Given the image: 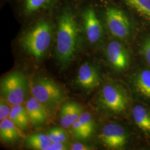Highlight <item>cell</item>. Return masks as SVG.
Here are the masks:
<instances>
[{"instance_id":"ba28073f","label":"cell","mask_w":150,"mask_h":150,"mask_svg":"<svg viewBox=\"0 0 150 150\" xmlns=\"http://www.w3.org/2000/svg\"><path fill=\"white\" fill-rule=\"evenodd\" d=\"M100 101L103 106L116 113L121 112L128 106L129 99L126 92L120 87L107 84L103 87Z\"/></svg>"},{"instance_id":"4fadbf2b","label":"cell","mask_w":150,"mask_h":150,"mask_svg":"<svg viewBox=\"0 0 150 150\" xmlns=\"http://www.w3.org/2000/svg\"><path fill=\"white\" fill-rule=\"evenodd\" d=\"M82 108L76 102L64 103L60 110V123L63 127L68 129L80 117L82 113Z\"/></svg>"},{"instance_id":"277c9868","label":"cell","mask_w":150,"mask_h":150,"mask_svg":"<svg viewBox=\"0 0 150 150\" xmlns=\"http://www.w3.org/2000/svg\"><path fill=\"white\" fill-rule=\"evenodd\" d=\"M98 6L104 26L113 37L120 41L129 39L132 31V25L127 12L112 4H107L102 8Z\"/></svg>"},{"instance_id":"3957f363","label":"cell","mask_w":150,"mask_h":150,"mask_svg":"<svg viewBox=\"0 0 150 150\" xmlns=\"http://www.w3.org/2000/svg\"><path fill=\"white\" fill-rule=\"evenodd\" d=\"M79 10L82 38L92 46L101 43L104 38V25L95 0H79Z\"/></svg>"},{"instance_id":"4316f807","label":"cell","mask_w":150,"mask_h":150,"mask_svg":"<svg viewBox=\"0 0 150 150\" xmlns=\"http://www.w3.org/2000/svg\"><path fill=\"white\" fill-rule=\"evenodd\" d=\"M4 1H5V2H8V3L10 4V3L11 2V1L12 0H4Z\"/></svg>"},{"instance_id":"484cf974","label":"cell","mask_w":150,"mask_h":150,"mask_svg":"<svg viewBox=\"0 0 150 150\" xmlns=\"http://www.w3.org/2000/svg\"><path fill=\"white\" fill-rule=\"evenodd\" d=\"M71 149L72 150H91V147L81 143H76L72 145Z\"/></svg>"},{"instance_id":"cb8c5ba5","label":"cell","mask_w":150,"mask_h":150,"mask_svg":"<svg viewBox=\"0 0 150 150\" xmlns=\"http://www.w3.org/2000/svg\"><path fill=\"white\" fill-rule=\"evenodd\" d=\"M141 52L145 60L150 66V36L146 38L142 44Z\"/></svg>"},{"instance_id":"7c38bea8","label":"cell","mask_w":150,"mask_h":150,"mask_svg":"<svg viewBox=\"0 0 150 150\" xmlns=\"http://www.w3.org/2000/svg\"><path fill=\"white\" fill-rule=\"evenodd\" d=\"M47 108L34 97H30L27 100L26 108L33 126H40L48 121L50 113Z\"/></svg>"},{"instance_id":"7a4b0ae2","label":"cell","mask_w":150,"mask_h":150,"mask_svg":"<svg viewBox=\"0 0 150 150\" xmlns=\"http://www.w3.org/2000/svg\"><path fill=\"white\" fill-rule=\"evenodd\" d=\"M24 23L25 27L17 40L18 47L22 52L33 59H43L54 44L52 13L38 16Z\"/></svg>"},{"instance_id":"ac0fdd59","label":"cell","mask_w":150,"mask_h":150,"mask_svg":"<svg viewBox=\"0 0 150 150\" xmlns=\"http://www.w3.org/2000/svg\"><path fill=\"white\" fill-rule=\"evenodd\" d=\"M134 83L140 93L150 98V70H144L139 72L135 78Z\"/></svg>"},{"instance_id":"5b68a950","label":"cell","mask_w":150,"mask_h":150,"mask_svg":"<svg viewBox=\"0 0 150 150\" xmlns=\"http://www.w3.org/2000/svg\"><path fill=\"white\" fill-rule=\"evenodd\" d=\"M60 0H12L10 3L16 18L25 22L38 16L52 13Z\"/></svg>"},{"instance_id":"ffe728a7","label":"cell","mask_w":150,"mask_h":150,"mask_svg":"<svg viewBox=\"0 0 150 150\" xmlns=\"http://www.w3.org/2000/svg\"><path fill=\"white\" fill-rule=\"evenodd\" d=\"M71 131L73 136L79 139H87L92 134L83 127L79 120H77L71 126Z\"/></svg>"},{"instance_id":"30bf717a","label":"cell","mask_w":150,"mask_h":150,"mask_svg":"<svg viewBox=\"0 0 150 150\" xmlns=\"http://www.w3.org/2000/svg\"><path fill=\"white\" fill-rule=\"evenodd\" d=\"M105 53L109 62L115 69L122 71L128 68L129 64V51L120 40H112L108 42Z\"/></svg>"},{"instance_id":"6da1fadb","label":"cell","mask_w":150,"mask_h":150,"mask_svg":"<svg viewBox=\"0 0 150 150\" xmlns=\"http://www.w3.org/2000/svg\"><path fill=\"white\" fill-rule=\"evenodd\" d=\"M79 0H60L52 12L54 48L61 62L68 64L83 39L79 10Z\"/></svg>"},{"instance_id":"d4e9b609","label":"cell","mask_w":150,"mask_h":150,"mask_svg":"<svg viewBox=\"0 0 150 150\" xmlns=\"http://www.w3.org/2000/svg\"><path fill=\"white\" fill-rule=\"evenodd\" d=\"M67 147L64 143H52L48 147V150H67Z\"/></svg>"},{"instance_id":"8992f818","label":"cell","mask_w":150,"mask_h":150,"mask_svg":"<svg viewBox=\"0 0 150 150\" xmlns=\"http://www.w3.org/2000/svg\"><path fill=\"white\" fill-rule=\"evenodd\" d=\"M27 90L26 77L19 72H13L6 75L1 82V95L12 106L23 103Z\"/></svg>"},{"instance_id":"44dd1931","label":"cell","mask_w":150,"mask_h":150,"mask_svg":"<svg viewBox=\"0 0 150 150\" xmlns=\"http://www.w3.org/2000/svg\"><path fill=\"white\" fill-rule=\"evenodd\" d=\"M52 143H64L67 140V135L64 129L58 127L50 129L47 133Z\"/></svg>"},{"instance_id":"d6986e66","label":"cell","mask_w":150,"mask_h":150,"mask_svg":"<svg viewBox=\"0 0 150 150\" xmlns=\"http://www.w3.org/2000/svg\"><path fill=\"white\" fill-rule=\"evenodd\" d=\"M123 2L150 19V0H122Z\"/></svg>"},{"instance_id":"9a60e30c","label":"cell","mask_w":150,"mask_h":150,"mask_svg":"<svg viewBox=\"0 0 150 150\" xmlns=\"http://www.w3.org/2000/svg\"><path fill=\"white\" fill-rule=\"evenodd\" d=\"M9 118L17 127L21 129H26L30 121L26 107L22 105L12 106Z\"/></svg>"},{"instance_id":"7402d4cb","label":"cell","mask_w":150,"mask_h":150,"mask_svg":"<svg viewBox=\"0 0 150 150\" xmlns=\"http://www.w3.org/2000/svg\"><path fill=\"white\" fill-rule=\"evenodd\" d=\"M78 120L85 129L92 134L95 127V122L93 117L90 113L88 112L82 113Z\"/></svg>"},{"instance_id":"9c48e42d","label":"cell","mask_w":150,"mask_h":150,"mask_svg":"<svg viewBox=\"0 0 150 150\" xmlns=\"http://www.w3.org/2000/svg\"><path fill=\"white\" fill-rule=\"evenodd\" d=\"M103 144L109 149H122L127 141V135L121 125L109 123L105 125L100 134Z\"/></svg>"},{"instance_id":"8fae6325","label":"cell","mask_w":150,"mask_h":150,"mask_svg":"<svg viewBox=\"0 0 150 150\" xmlns=\"http://www.w3.org/2000/svg\"><path fill=\"white\" fill-rule=\"evenodd\" d=\"M76 82L79 86L86 90H92L100 84V77L92 65L86 63L81 66Z\"/></svg>"},{"instance_id":"2e32d148","label":"cell","mask_w":150,"mask_h":150,"mask_svg":"<svg viewBox=\"0 0 150 150\" xmlns=\"http://www.w3.org/2000/svg\"><path fill=\"white\" fill-rule=\"evenodd\" d=\"M133 117L139 129L145 132H150V113L145 107L135 106L133 109Z\"/></svg>"},{"instance_id":"603a6c76","label":"cell","mask_w":150,"mask_h":150,"mask_svg":"<svg viewBox=\"0 0 150 150\" xmlns=\"http://www.w3.org/2000/svg\"><path fill=\"white\" fill-rule=\"evenodd\" d=\"M7 101L3 98H1L0 102V120L1 121L8 118L11 111V109L8 105L7 103Z\"/></svg>"},{"instance_id":"5bb4252c","label":"cell","mask_w":150,"mask_h":150,"mask_svg":"<svg viewBox=\"0 0 150 150\" xmlns=\"http://www.w3.org/2000/svg\"><path fill=\"white\" fill-rule=\"evenodd\" d=\"M18 129L10 118L1 121L0 123L1 139L6 142L16 141L20 136Z\"/></svg>"},{"instance_id":"52a82bcc","label":"cell","mask_w":150,"mask_h":150,"mask_svg":"<svg viewBox=\"0 0 150 150\" xmlns=\"http://www.w3.org/2000/svg\"><path fill=\"white\" fill-rule=\"evenodd\" d=\"M31 92L32 96L47 108L56 107L64 99L63 91L59 85L46 77H40L34 81Z\"/></svg>"},{"instance_id":"e0dca14e","label":"cell","mask_w":150,"mask_h":150,"mask_svg":"<svg viewBox=\"0 0 150 150\" xmlns=\"http://www.w3.org/2000/svg\"><path fill=\"white\" fill-rule=\"evenodd\" d=\"M52 144L48 134L42 133L34 134L26 139V144L28 148L36 150H48Z\"/></svg>"}]
</instances>
